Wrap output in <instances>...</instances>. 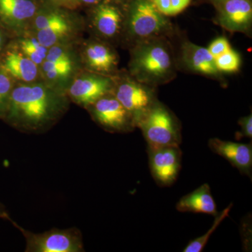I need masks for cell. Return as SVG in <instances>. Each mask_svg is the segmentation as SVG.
<instances>
[{"label":"cell","mask_w":252,"mask_h":252,"mask_svg":"<svg viewBox=\"0 0 252 252\" xmlns=\"http://www.w3.org/2000/svg\"><path fill=\"white\" fill-rule=\"evenodd\" d=\"M70 102L65 92L44 81L16 83L2 120L20 132L42 133L62 119Z\"/></svg>","instance_id":"1"},{"label":"cell","mask_w":252,"mask_h":252,"mask_svg":"<svg viewBox=\"0 0 252 252\" xmlns=\"http://www.w3.org/2000/svg\"><path fill=\"white\" fill-rule=\"evenodd\" d=\"M129 70L131 77L149 86L170 80L175 71L171 49L161 36L136 43Z\"/></svg>","instance_id":"2"},{"label":"cell","mask_w":252,"mask_h":252,"mask_svg":"<svg viewBox=\"0 0 252 252\" xmlns=\"http://www.w3.org/2000/svg\"><path fill=\"white\" fill-rule=\"evenodd\" d=\"M50 3L39 5L29 31L42 45L49 48L79 41L86 23L76 15Z\"/></svg>","instance_id":"3"},{"label":"cell","mask_w":252,"mask_h":252,"mask_svg":"<svg viewBox=\"0 0 252 252\" xmlns=\"http://www.w3.org/2000/svg\"><path fill=\"white\" fill-rule=\"evenodd\" d=\"M171 23L150 0H131L127 5L124 32L136 43L163 35Z\"/></svg>","instance_id":"4"},{"label":"cell","mask_w":252,"mask_h":252,"mask_svg":"<svg viewBox=\"0 0 252 252\" xmlns=\"http://www.w3.org/2000/svg\"><path fill=\"white\" fill-rule=\"evenodd\" d=\"M148 149L180 146L181 126L177 117L164 104L157 101L137 124Z\"/></svg>","instance_id":"5"},{"label":"cell","mask_w":252,"mask_h":252,"mask_svg":"<svg viewBox=\"0 0 252 252\" xmlns=\"http://www.w3.org/2000/svg\"><path fill=\"white\" fill-rule=\"evenodd\" d=\"M75 45L76 43L62 44L49 48L40 66L41 80L66 93L73 78L82 69Z\"/></svg>","instance_id":"6"},{"label":"cell","mask_w":252,"mask_h":252,"mask_svg":"<svg viewBox=\"0 0 252 252\" xmlns=\"http://www.w3.org/2000/svg\"><path fill=\"white\" fill-rule=\"evenodd\" d=\"M11 223L26 239V252H84L85 249L80 230L77 228H53L34 233L20 226L14 220Z\"/></svg>","instance_id":"7"},{"label":"cell","mask_w":252,"mask_h":252,"mask_svg":"<svg viewBox=\"0 0 252 252\" xmlns=\"http://www.w3.org/2000/svg\"><path fill=\"white\" fill-rule=\"evenodd\" d=\"M112 94L127 112L137 127L141 119L157 102L155 92L149 85L136 80L130 75L119 74L114 76Z\"/></svg>","instance_id":"8"},{"label":"cell","mask_w":252,"mask_h":252,"mask_svg":"<svg viewBox=\"0 0 252 252\" xmlns=\"http://www.w3.org/2000/svg\"><path fill=\"white\" fill-rule=\"evenodd\" d=\"M86 110L93 120L107 132L126 133L132 132L136 127L130 113L112 93L97 99Z\"/></svg>","instance_id":"9"},{"label":"cell","mask_w":252,"mask_h":252,"mask_svg":"<svg viewBox=\"0 0 252 252\" xmlns=\"http://www.w3.org/2000/svg\"><path fill=\"white\" fill-rule=\"evenodd\" d=\"M114 77L81 69L66 89L70 102L87 109L105 94L112 93Z\"/></svg>","instance_id":"10"},{"label":"cell","mask_w":252,"mask_h":252,"mask_svg":"<svg viewBox=\"0 0 252 252\" xmlns=\"http://www.w3.org/2000/svg\"><path fill=\"white\" fill-rule=\"evenodd\" d=\"M79 56L82 69L108 77L117 75L119 57L107 41L97 37L86 40L79 48Z\"/></svg>","instance_id":"11"},{"label":"cell","mask_w":252,"mask_h":252,"mask_svg":"<svg viewBox=\"0 0 252 252\" xmlns=\"http://www.w3.org/2000/svg\"><path fill=\"white\" fill-rule=\"evenodd\" d=\"M37 0H0V27L13 38L29 31L39 7Z\"/></svg>","instance_id":"12"},{"label":"cell","mask_w":252,"mask_h":252,"mask_svg":"<svg viewBox=\"0 0 252 252\" xmlns=\"http://www.w3.org/2000/svg\"><path fill=\"white\" fill-rule=\"evenodd\" d=\"M180 146L148 149L149 168L159 187L173 185L178 177L182 162Z\"/></svg>","instance_id":"13"},{"label":"cell","mask_w":252,"mask_h":252,"mask_svg":"<svg viewBox=\"0 0 252 252\" xmlns=\"http://www.w3.org/2000/svg\"><path fill=\"white\" fill-rule=\"evenodd\" d=\"M89 16V27L97 38L112 40L124 32L125 14L109 0H103L93 6Z\"/></svg>","instance_id":"14"},{"label":"cell","mask_w":252,"mask_h":252,"mask_svg":"<svg viewBox=\"0 0 252 252\" xmlns=\"http://www.w3.org/2000/svg\"><path fill=\"white\" fill-rule=\"evenodd\" d=\"M0 67L16 83L41 80L40 67L10 42L0 55Z\"/></svg>","instance_id":"15"},{"label":"cell","mask_w":252,"mask_h":252,"mask_svg":"<svg viewBox=\"0 0 252 252\" xmlns=\"http://www.w3.org/2000/svg\"><path fill=\"white\" fill-rule=\"evenodd\" d=\"M218 21L226 31L246 32L252 23L251 0H221Z\"/></svg>","instance_id":"16"},{"label":"cell","mask_w":252,"mask_h":252,"mask_svg":"<svg viewBox=\"0 0 252 252\" xmlns=\"http://www.w3.org/2000/svg\"><path fill=\"white\" fill-rule=\"evenodd\" d=\"M208 146L214 153L224 158L240 173L248 176L252 180V142L243 144L212 138L209 140Z\"/></svg>","instance_id":"17"},{"label":"cell","mask_w":252,"mask_h":252,"mask_svg":"<svg viewBox=\"0 0 252 252\" xmlns=\"http://www.w3.org/2000/svg\"><path fill=\"white\" fill-rule=\"evenodd\" d=\"M182 60L186 67L194 72L214 77L220 74L215 58L207 48L186 41L182 46Z\"/></svg>","instance_id":"18"},{"label":"cell","mask_w":252,"mask_h":252,"mask_svg":"<svg viewBox=\"0 0 252 252\" xmlns=\"http://www.w3.org/2000/svg\"><path fill=\"white\" fill-rule=\"evenodd\" d=\"M176 209L181 212L218 215L217 204L208 184H204L191 193L187 194L177 202Z\"/></svg>","instance_id":"19"},{"label":"cell","mask_w":252,"mask_h":252,"mask_svg":"<svg viewBox=\"0 0 252 252\" xmlns=\"http://www.w3.org/2000/svg\"><path fill=\"white\" fill-rule=\"evenodd\" d=\"M9 42L39 67L45 61L49 49L42 45L36 36L30 32L14 37Z\"/></svg>","instance_id":"20"},{"label":"cell","mask_w":252,"mask_h":252,"mask_svg":"<svg viewBox=\"0 0 252 252\" xmlns=\"http://www.w3.org/2000/svg\"><path fill=\"white\" fill-rule=\"evenodd\" d=\"M232 207H233V204L231 203L226 208H225L223 211L219 212L218 215L215 217V220H214L213 224H212L211 228L209 229L208 231L202 235V236L189 242V243L186 247L185 250H183V252H201L203 251L205 247L206 246L209 238H210L212 233L216 230L217 227L220 225V223L229 215Z\"/></svg>","instance_id":"21"},{"label":"cell","mask_w":252,"mask_h":252,"mask_svg":"<svg viewBox=\"0 0 252 252\" xmlns=\"http://www.w3.org/2000/svg\"><path fill=\"white\" fill-rule=\"evenodd\" d=\"M215 64L220 72H235L240 69L241 60L240 55L234 50L230 49L215 59Z\"/></svg>","instance_id":"22"},{"label":"cell","mask_w":252,"mask_h":252,"mask_svg":"<svg viewBox=\"0 0 252 252\" xmlns=\"http://www.w3.org/2000/svg\"><path fill=\"white\" fill-rule=\"evenodd\" d=\"M16 81L0 67V119L4 117L8 101Z\"/></svg>","instance_id":"23"},{"label":"cell","mask_w":252,"mask_h":252,"mask_svg":"<svg viewBox=\"0 0 252 252\" xmlns=\"http://www.w3.org/2000/svg\"><path fill=\"white\" fill-rule=\"evenodd\" d=\"M230 49H231V47H230L228 39L226 38L223 37V36H220V37L215 39L207 48V49L210 51L212 56L215 58V59L220 56V55L225 54Z\"/></svg>","instance_id":"24"},{"label":"cell","mask_w":252,"mask_h":252,"mask_svg":"<svg viewBox=\"0 0 252 252\" xmlns=\"http://www.w3.org/2000/svg\"><path fill=\"white\" fill-rule=\"evenodd\" d=\"M238 124L240 126V130L237 132L235 138L236 140H241L243 137L252 139V115L241 118L238 121Z\"/></svg>","instance_id":"25"},{"label":"cell","mask_w":252,"mask_h":252,"mask_svg":"<svg viewBox=\"0 0 252 252\" xmlns=\"http://www.w3.org/2000/svg\"><path fill=\"white\" fill-rule=\"evenodd\" d=\"M191 0H170L172 16L180 14L189 6Z\"/></svg>","instance_id":"26"},{"label":"cell","mask_w":252,"mask_h":252,"mask_svg":"<svg viewBox=\"0 0 252 252\" xmlns=\"http://www.w3.org/2000/svg\"><path fill=\"white\" fill-rule=\"evenodd\" d=\"M103 0H69L67 6L68 9H74L81 6H94Z\"/></svg>","instance_id":"27"},{"label":"cell","mask_w":252,"mask_h":252,"mask_svg":"<svg viewBox=\"0 0 252 252\" xmlns=\"http://www.w3.org/2000/svg\"><path fill=\"white\" fill-rule=\"evenodd\" d=\"M9 37V34L0 27V55L2 54L6 46L9 44V41H8Z\"/></svg>","instance_id":"28"},{"label":"cell","mask_w":252,"mask_h":252,"mask_svg":"<svg viewBox=\"0 0 252 252\" xmlns=\"http://www.w3.org/2000/svg\"><path fill=\"white\" fill-rule=\"evenodd\" d=\"M0 219L9 220L10 222L12 220L10 217L9 214L6 211V208L1 203H0Z\"/></svg>","instance_id":"29"},{"label":"cell","mask_w":252,"mask_h":252,"mask_svg":"<svg viewBox=\"0 0 252 252\" xmlns=\"http://www.w3.org/2000/svg\"><path fill=\"white\" fill-rule=\"evenodd\" d=\"M49 1L50 3H52V4L57 5V6L67 7L69 0H49Z\"/></svg>","instance_id":"30"},{"label":"cell","mask_w":252,"mask_h":252,"mask_svg":"<svg viewBox=\"0 0 252 252\" xmlns=\"http://www.w3.org/2000/svg\"><path fill=\"white\" fill-rule=\"evenodd\" d=\"M119 1H127V0H119Z\"/></svg>","instance_id":"31"},{"label":"cell","mask_w":252,"mask_h":252,"mask_svg":"<svg viewBox=\"0 0 252 252\" xmlns=\"http://www.w3.org/2000/svg\"><path fill=\"white\" fill-rule=\"evenodd\" d=\"M216 1H221V0H216Z\"/></svg>","instance_id":"32"}]
</instances>
